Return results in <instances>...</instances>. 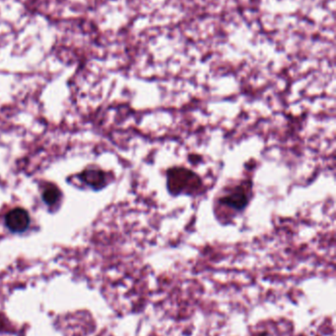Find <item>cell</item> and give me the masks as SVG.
Segmentation results:
<instances>
[{
    "mask_svg": "<svg viewBox=\"0 0 336 336\" xmlns=\"http://www.w3.org/2000/svg\"><path fill=\"white\" fill-rule=\"evenodd\" d=\"M200 183L199 177L186 168H172L168 171V189L173 195H190Z\"/></svg>",
    "mask_w": 336,
    "mask_h": 336,
    "instance_id": "6da1fadb",
    "label": "cell"
},
{
    "mask_svg": "<svg viewBox=\"0 0 336 336\" xmlns=\"http://www.w3.org/2000/svg\"><path fill=\"white\" fill-rule=\"evenodd\" d=\"M81 180L85 182L87 185L92 187L93 189L99 190L102 189L106 182V175L101 170L90 169L85 170L80 175Z\"/></svg>",
    "mask_w": 336,
    "mask_h": 336,
    "instance_id": "277c9868",
    "label": "cell"
},
{
    "mask_svg": "<svg viewBox=\"0 0 336 336\" xmlns=\"http://www.w3.org/2000/svg\"><path fill=\"white\" fill-rule=\"evenodd\" d=\"M60 196H61L60 191L54 185H51L43 191L42 200L47 205L53 206L59 200Z\"/></svg>",
    "mask_w": 336,
    "mask_h": 336,
    "instance_id": "5b68a950",
    "label": "cell"
},
{
    "mask_svg": "<svg viewBox=\"0 0 336 336\" xmlns=\"http://www.w3.org/2000/svg\"><path fill=\"white\" fill-rule=\"evenodd\" d=\"M5 224L12 232H23L27 229L30 224L29 213L23 208H14L6 214Z\"/></svg>",
    "mask_w": 336,
    "mask_h": 336,
    "instance_id": "7a4b0ae2",
    "label": "cell"
},
{
    "mask_svg": "<svg viewBox=\"0 0 336 336\" xmlns=\"http://www.w3.org/2000/svg\"><path fill=\"white\" fill-rule=\"evenodd\" d=\"M252 336H273L268 330H261V331H256L255 334Z\"/></svg>",
    "mask_w": 336,
    "mask_h": 336,
    "instance_id": "8992f818",
    "label": "cell"
},
{
    "mask_svg": "<svg viewBox=\"0 0 336 336\" xmlns=\"http://www.w3.org/2000/svg\"><path fill=\"white\" fill-rule=\"evenodd\" d=\"M220 203L234 209L242 210L249 204V195L242 186L235 187L230 193L220 199Z\"/></svg>",
    "mask_w": 336,
    "mask_h": 336,
    "instance_id": "3957f363",
    "label": "cell"
}]
</instances>
